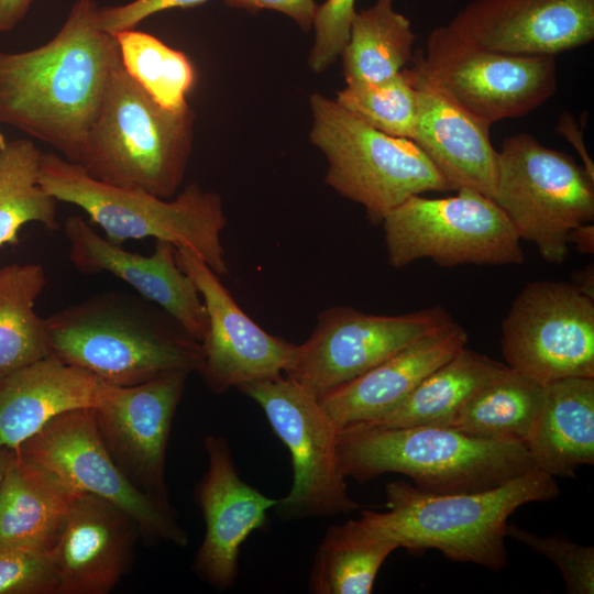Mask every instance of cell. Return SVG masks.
Returning a JSON list of instances; mask_svg holds the SVG:
<instances>
[{"mask_svg":"<svg viewBox=\"0 0 594 594\" xmlns=\"http://www.w3.org/2000/svg\"><path fill=\"white\" fill-rule=\"evenodd\" d=\"M95 0H76L58 32L35 48L0 51V123L80 162L108 80L120 64Z\"/></svg>","mask_w":594,"mask_h":594,"instance_id":"1","label":"cell"},{"mask_svg":"<svg viewBox=\"0 0 594 594\" xmlns=\"http://www.w3.org/2000/svg\"><path fill=\"white\" fill-rule=\"evenodd\" d=\"M45 319L52 354L109 385L133 386L202 367L201 343L139 294L102 292Z\"/></svg>","mask_w":594,"mask_h":594,"instance_id":"2","label":"cell"},{"mask_svg":"<svg viewBox=\"0 0 594 594\" xmlns=\"http://www.w3.org/2000/svg\"><path fill=\"white\" fill-rule=\"evenodd\" d=\"M560 493L553 476L536 468L496 487L473 493L433 494L403 481L385 486L386 512L361 516L411 554L429 549L446 558L499 572L508 564L507 520L520 506Z\"/></svg>","mask_w":594,"mask_h":594,"instance_id":"3","label":"cell"},{"mask_svg":"<svg viewBox=\"0 0 594 594\" xmlns=\"http://www.w3.org/2000/svg\"><path fill=\"white\" fill-rule=\"evenodd\" d=\"M337 452L345 479L365 483L384 473H400L418 490L433 494L490 490L535 468L521 442L440 426H348L338 430Z\"/></svg>","mask_w":594,"mask_h":594,"instance_id":"4","label":"cell"},{"mask_svg":"<svg viewBox=\"0 0 594 594\" xmlns=\"http://www.w3.org/2000/svg\"><path fill=\"white\" fill-rule=\"evenodd\" d=\"M190 107H161L122 67L112 72L78 165L92 178L170 198L193 150Z\"/></svg>","mask_w":594,"mask_h":594,"instance_id":"5","label":"cell"},{"mask_svg":"<svg viewBox=\"0 0 594 594\" xmlns=\"http://www.w3.org/2000/svg\"><path fill=\"white\" fill-rule=\"evenodd\" d=\"M38 182L57 201L77 206L113 243L153 238L198 255L219 276L229 272L221 242V197L193 183L173 200L89 176L78 164L42 153Z\"/></svg>","mask_w":594,"mask_h":594,"instance_id":"6","label":"cell"},{"mask_svg":"<svg viewBox=\"0 0 594 594\" xmlns=\"http://www.w3.org/2000/svg\"><path fill=\"white\" fill-rule=\"evenodd\" d=\"M309 103V136L327 158L326 184L361 205L373 224L411 196L452 190L413 140L383 133L318 92Z\"/></svg>","mask_w":594,"mask_h":594,"instance_id":"7","label":"cell"},{"mask_svg":"<svg viewBox=\"0 0 594 594\" xmlns=\"http://www.w3.org/2000/svg\"><path fill=\"white\" fill-rule=\"evenodd\" d=\"M492 199L551 264L565 261L571 230L594 219V179L528 133L507 136L497 151Z\"/></svg>","mask_w":594,"mask_h":594,"instance_id":"8","label":"cell"},{"mask_svg":"<svg viewBox=\"0 0 594 594\" xmlns=\"http://www.w3.org/2000/svg\"><path fill=\"white\" fill-rule=\"evenodd\" d=\"M444 198L411 196L385 215L388 263L405 267L420 258L439 266L517 265L520 239L490 197L469 188Z\"/></svg>","mask_w":594,"mask_h":594,"instance_id":"9","label":"cell"},{"mask_svg":"<svg viewBox=\"0 0 594 594\" xmlns=\"http://www.w3.org/2000/svg\"><path fill=\"white\" fill-rule=\"evenodd\" d=\"M253 399L289 451L293 484L274 509L283 519L349 514L350 497L337 452L338 428L319 400L282 374L239 387Z\"/></svg>","mask_w":594,"mask_h":594,"instance_id":"10","label":"cell"},{"mask_svg":"<svg viewBox=\"0 0 594 594\" xmlns=\"http://www.w3.org/2000/svg\"><path fill=\"white\" fill-rule=\"evenodd\" d=\"M413 57L446 94L490 124L530 113L557 90L554 56L491 51L448 25L431 30L426 48Z\"/></svg>","mask_w":594,"mask_h":594,"instance_id":"11","label":"cell"},{"mask_svg":"<svg viewBox=\"0 0 594 594\" xmlns=\"http://www.w3.org/2000/svg\"><path fill=\"white\" fill-rule=\"evenodd\" d=\"M593 300L572 283H528L502 322L505 364L543 385L594 377Z\"/></svg>","mask_w":594,"mask_h":594,"instance_id":"12","label":"cell"},{"mask_svg":"<svg viewBox=\"0 0 594 594\" xmlns=\"http://www.w3.org/2000/svg\"><path fill=\"white\" fill-rule=\"evenodd\" d=\"M15 451L75 491L120 507L135 521L144 540L187 546L188 534L174 508L142 493L117 466L100 437L95 408L58 415Z\"/></svg>","mask_w":594,"mask_h":594,"instance_id":"13","label":"cell"},{"mask_svg":"<svg viewBox=\"0 0 594 594\" xmlns=\"http://www.w3.org/2000/svg\"><path fill=\"white\" fill-rule=\"evenodd\" d=\"M451 321L442 306L393 316L333 306L319 314L306 341L293 345L284 373L319 399Z\"/></svg>","mask_w":594,"mask_h":594,"instance_id":"14","label":"cell"},{"mask_svg":"<svg viewBox=\"0 0 594 594\" xmlns=\"http://www.w3.org/2000/svg\"><path fill=\"white\" fill-rule=\"evenodd\" d=\"M188 375L111 386L95 407L100 437L117 466L138 490L167 506L166 450Z\"/></svg>","mask_w":594,"mask_h":594,"instance_id":"15","label":"cell"},{"mask_svg":"<svg viewBox=\"0 0 594 594\" xmlns=\"http://www.w3.org/2000/svg\"><path fill=\"white\" fill-rule=\"evenodd\" d=\"M179 267L193 279L207 312L200 374L215 394L284 373L293 343L272 336L237 304L219 275L198 255L176 248Z\"/></svg>","mask_w":594,"mask_h":594,"instance_id":"16","label":"cell"},{"mask_svg":"<svg viewBox=\"0 0 594 594\" xmlns=\"http://www.w3.org/2000/svg\"><path fill=\"white\" fill-rule=\"evenodd\" d=\"M207 470L197 484L195 499L205 521L204 540L194 571L207 584L229 590L237 582L241 546L255 530L265 528L271 498L241 479L228 441L216 435L204 440Z\"/></svg>","mask_w":594,"mask_h":594,"instance_id":"17","label":"cell"},{"mask_svg":"<svg viewBox=\"0 0 594 594\" xmlns=\"http://www.w3.org/2000/svg\"><path fill=\"white\" fill-rule=\"evenodd\" d=\"M448 26L491 51L556 56L594 40V0H473Z\"/></svg>","mask_w":594,"mask_h":594,"instance_id":"18","label":"cell"},{"mask_svg":"<svg viewBox=\"0 0 594 594\" xmlns=\"http://www.w3.org/2000/svg\"><path fill=\"white\" fill-rule=\"evenodd\" d=\"M64 233L68 257L79 272H107L119 277L202 342L208 326L206 308L193 279L179 267L172 243L156 240L151 255L130 252L100 235L79 216L66 219Z\"/></svg>","mask_w":594,"mask_h":594,"instance_id":"19","label":"cell"},{"mask_svg":"<svg viewBox=\"0 0 594 594\" xmlns=\"http://www.w3.org/2000/svg\"><path fill=\"white\" fill-rule=\"evenodd\" d=\"M140 537L135 521L117 505L80 493L51 554L57 594H107L128 572Z\"/></svg>","mask_w":594,"mask_h":594,"instance_id":"20","label":"cell"},{"mask_svg":"<svg viewBox=\"0 0 594 594\" xmlns=\"http://www.w3.org/2000/svg\"><path fill=\"white\" fill-rule=\"evenodd\" d=\"M411 63L406 70L418 97L413 141L452 190L469 188L492 198L497 156L490 140L492 124L446 94L414 57Z\"/></svg>","mask_w":594,"mask_h":594,"instance_id":"21","label":"cell"},{"mask_svg":"<svg viewBox=\"0 0 594 594\" xmlns=\"http://www.w3.org/2000/svg\"><path fill=\"white\" fill-rule=\"evenodd\" d=\"M466 343L468 332L453 320L318 400L338 429L376 421L396 408L425 377Z\"/></svg>","mask_w":594,"mask_h":594,"instance_id":"22","label":"cell"},{"mask_svg":"<svg viewBox=\"0 0 594 594\" xmlns=\"http://www.w3.org/2000/svg\"><path fill=\"white\" fill-rule=\"evenodd\" d=\"M111 386L53 354L0 376V447L16 450L58 415L97 407Z\"/></svg>","mask_w":594,"mask_h":594,"instance_id":"23","label":"cell"},{"mask_svg":"<svg viewBox=\"0 0 594 594\" xmlns=\"http://www.w3.org/2000/svg\"><path fill=\"white\" fill-rule=\"evenodd\" d=\"M525 446L535 468L551 476L574 477L594 464V377H566L544 384Z\"/></svg>","mask_w":594,"mask_h":594,"instance_id":"24","label":"cell"},{"mask_svg":"<svg viewBox=\"0 0 594 594\" xmlns=\"http://www.w3.org/2000/svg\"><path fill=\"white\" fill-rule=\"evenodd\" d=\"M79 494L16 453L0 486V543L51 551Z\"/></svg>","mask_w":594,"mask_h":594,"instance_id":"25","label":"cell"},{"mask_svg":"<svg viewBox=\"0 0 594 594\" xmlns=\"http://www.w3.org/2000/svg\"><path fill=\"white\" fill-rule=\"evenodd\" d=\"M507 369L506 364L464 346L425 377L396 408L365 425L450 427L462 406Z\"/></svg>","mask_w":594,"mask_h":594,"instance_id":"26","label":"cell"},{"mask_svg":"<svg viewBox=\"0 0 594 594\" xmlns=\"http://www.w3.org/2000/svg\"><path fill=\"white\" fill-rule=\"evenodd\" d=\"M398 542L360 515L330 526L315 556L309 591L314 594H370L381 566Z\"/></svg>","mask_w":594,"mask_h":594,"instance_id":"27","label":"cell"},{"mask_svg":"<svg viewBox=\"0 0 594 594\" xmlns=\"http://www.w3.org/2000/svg\"><path fill=\"white\" fill-rule=\"evenodd\" d=\"M415 41L409 19L394 8V0H375L356 11L341 54L346 84L395 76L411 62Z\"/></svg>","mask_w":594,"mask_h":594,"instance_id":"28","label":"cell"},{"mask_svg":"<svg viewBox=\"0 0 594 594\" xmlns=\"http://www.w3.org/2000/svg\"><path fill=\"white\" fill-rule=\"evenodd\" d=\"M45 286L38 263L0 267V376L52 354L46 319L34 309Z\"/></svg>","mask_w":594,"mask_h":594,"instance_id":"29","label":"cell"},{"mask_svg":"<svg viewBox=\"0 0 594 594\" xmlns=\"http://www.w3.org/2000/svg\"><path fill=\"white\" fill-rule=\"evenodd\" d=\"M543 388V384L508 367L462 406L450 427L479 438L525 444Z\"/></svg>","mask_w":594,"mask_h":594,"instance_id":"30","label":"cell"},{"mask_svg":"<svg viewBox=\"0 0 594 594\" xmlns=\"http://www.w3.org/2000/svg\"><path fill=\"white\" fill-rule=\"evenodd\" d=\"M42 152L26 138L0 148V246L15 245L26 223L59 228L57 200L38 182Z\"/></svg>","mask_w":594,"mask_h":594,"instance_id":"31","label":"cell"},{"mask_svg":"<svg viewBox=\"0 0 594 594\" xmlns=\"http://www.w3.org/2000/svg\"><path fill=\"white\" fill-rule=\"evenodd\" d=\"M124 70L163 108L182 111L195 84L188 57L156 36L135 29L116 35Z\"/></svg>","mask_w":594,"mask_h":594,"instance_id":"32","label":"cell"},{"mask_svg":"<svg viewBox=\"0 0 594 594\" xmlns=\"http://www.w3.org/2000/svg\"><path fill=\"white\" fill-rule=\"evenodd\" d=\"M334 101L383 133L414 139L418 97L406 69L378 82H348Z\"/></svg>","mask_w":594,"mask_h":594,"instance_id":"33","label":"cell"},{"mask_svg":"<svg viewBox=\"0 0 594 594\" xmlns=\"http://www.w3.org/2000/svg\"><path fill=\"white\" fill-rule=\"evenodd\" d=\"M506 537L521 542L554 563L569 594L594 593V547L582 546L557 534L540 536L507 524Z\"/></svg>","mask_w":594,"mask_h":594,"instance_id":"34","label":"cell"},{"mask_svg":"<svg viewBox=\"0 0 594 594\" xmlns=\"http://www.w3.org/2000/svg\"><path fill=\"white\" fill-rule=\"evenodd\" d=\"M51 551L0 543V594H57Z\"/></svg>","mask_w":594,"mask_h":594,"instance_id":"35","label":"cell"},{"mask_svg":"<svg viewBox=\"0 0 594 594\" xmlns=\"http://www.w3.org/2000/svg\"><path fill=\"white\" fill-rule=\"evenodd\" d=\"M355 13V0H326L317 7L312 23L315 42L308 59L315 73L326 70L341 56Z\"/></svg>","mask_w":594,"mask_h":594,"instance_id":"36","label":"cell"},{"mask_svg":"<svg viewBox=\"0 0 594 594\" xmlns=\"http://www.w3.org/2000/svg\"><path fill=\"white\" fill-rule=\"evenodd\" d=\"M209 0H132L124 4L99 9L100 28L116 35L135 29L148 16L169 9H187L201 6Z\"/></svg>","mask_w":594,"mask_h":594,"instance_id":"37","label":"cell"},{"mask_svg":"<svg viewBox=\"0 0 594 594\" xmlns=\"http://www.w3.org/2000/svg\"><path fill=\"white\" fill-rule=\"evenodd\" d=\"M233 8L250 12L270 9L292 18L304 31L308 32L314 23L318 4L315 0H226Z\"/></svg>","mask_w":594,"mask_h":594,"instance_id":"38","label":"cell"},{"mask_svg":"<svg viewBox=\"0 0 594 594\" xmlns=\"http://www.w3.org/2000/svg\"><path fill=\"white\" fill-rule=\"evenodd\" d=\"M557 130L575 147L581 156L582 166L594 179V163L584 146L582 131L579 129L573 118L568 113H563L559 120Z\"/></svg>","mask_w":594,"mask_h":594,"instance_id":"39","label":"cell"},{"mask_svg":"<svg viewBox=\"0 0 594 594\" xmlns=\"http://www.w3.org/2000/svg\"><path fill=\"white\" fill-rule=\"evenodd\" d=\"M33 0H0V34L12 31L26 15Z\"/></svg>","mask_w":594,"mask_h":594,"instance_id":"40","label":"cell"},{"mask_svg":"<svg viewBox=\"0 0 594 594\" xmlns=\"http://www.w3.org/2000/svg\"><path fill=\"white\" fill-rule=\"evenodd\" d=\"M572 243L579 252L585 254L594 253V226L590 222L583 223L569 233V244Z\"/></svg>","mask_w":594,"mask_h":594,"instance_id":"41","label":"cell"},{"mask_svg":"<svg viewBox=\"0 0 594 594\" xmlns=\"http://www.w3.org/2000/svg\"><path fill=\"white\" fill-rule=\"evenodd\" d=\"M572 284H574L581 293L594 299L593 264L586 265L584 268L578 271L574 274V282Z\"/></svg>","mask_w":594,"mask_h":594,"instance_id":"42","label":"cell"},{"mask_svg":"<svg viewBox=\"0 0 594 594\" xmlns=\"http://www.w3.org/2000/svg\"><path fill=\"white\" fill-rule=\"evenodd\" d=\"M15 455H16L15 450H12L6 447H0V486L6 476L7 471L9 470L10 465L15 459Z\"/></svg>","mask_w":594,"mask_h":594,"instance_id":"43","label":"cell"},{"mask_svg":"<svg viewBox=\"0 0 594 594\" xmlns=\"http://www.w3.org/2000/svg\"><path fill=\"white\" fill-rule=\"evenodd\" d=\"M6 139L3 136V134L0 132V148H2L4 145H6Z\"/></svg>","mask_w":594,"mask_h":594,"instance_id":"44","label":"cell"}]
</instances>
